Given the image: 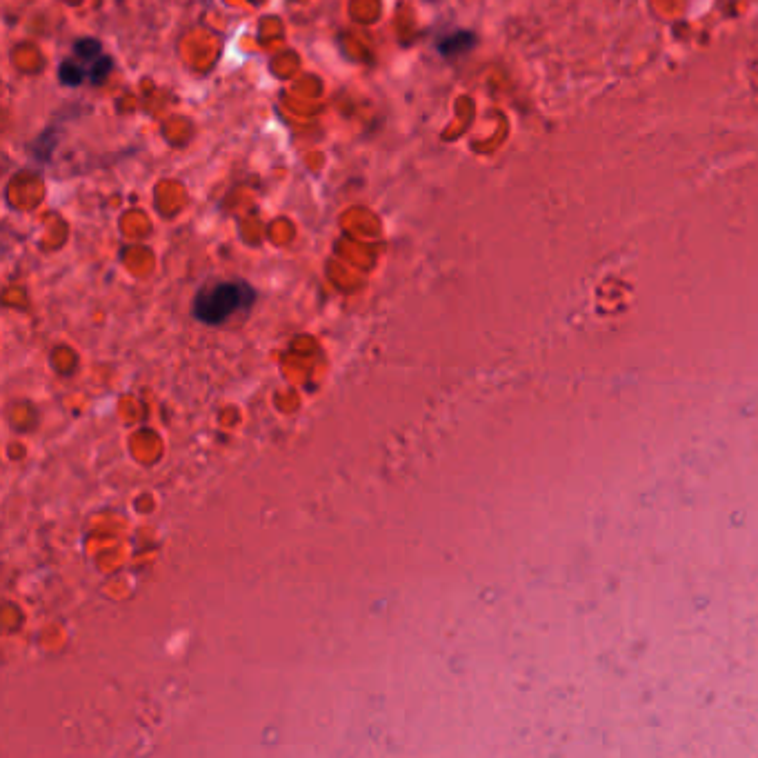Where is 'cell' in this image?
<instances>
[{
	"mask_svg": "<svg viewBox=\"0 0 758 758\" xmlns=\"http://www.w3.org/2000/svg\"><path fill=\"white\" fill-rule=\"evenodd\" d=\"M254 303V289L243 281H218L203 287L194 298V316L205 325H223Z\"/></svg>",
	"mask_w": 758,
	"mask_h": 758,
	"instance_id": "6da1fadb",
	"label": "cell"
},
{
	"mask_svg": "<svg viewBox=\"0 0 758 758\" xmlns=\"http://www.w3.org/2000/svg\"><path fill=\"white\" fill-rule=\"evenodd\" d=\"M58 76H61V81L65 85L78 87L87 78V67H81L76 61H72V58H69V61H65L61 65V69H58Z\"/></svg>",
	"mask_w": 758,
	"mask_h": 758,
	"instance_id": "7a4b0ae2",
	"label": "cell"
},
{
	"mask_svg": "<svg viewBox=\"0 0 758 758\" xmlns=\"http://www.w3.org/2000/svg\"><path fill=\"white\" fill-rule=\"evenodd\" d=\"M74 54L78 58H83V61L87 63H96L98 58H101V43L94 41V38H83V41H78L74 45Z\"/></svg>",
	"mask_w": 758,
	"mask_h": 758,
	"instance_id": "3957f363",
	"label": "cell"
},
{
	"mask_svg": "<svg viewBox=\"0 0 758 758\" xmlns=\"http://www.w3.org/2000/svg\"><path fill=\"white\" fill-rule=\"evenodd\" d=\"M109 69H112V58L101 56L96 63L89 65V81L96 83V85L103 83L109 74Z\"/></svg>",
	"mask_w": 758,
	"mask_h": 758,
	"instance_id": "277c9868",
	"label": "cell"
},
{
	"mask_svg": "<svg viewBox=\"0 0 758 758\" xmlns=\"http://www.w3.org/2000/svg\"><path fill=\"white\" fill-rule=\"evenodd\" d=\"M467 43H472V36L458 34V36H452V38H445V43H441V54L454 56V54L461 52V49H465Z\"/></svg>",
	"mask_w": 758,
	"mask_h": 758,
	"instance_id": "5b68a950",
	"label": "cell"
}]
</instances>
